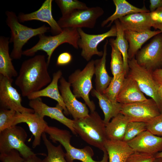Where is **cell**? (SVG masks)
Listing matches in <instances>:
<instances>
[{"label":"cell","mask_w":162,"mask_h":162,"mask_svg":"<svg viewBox=\"0 0 162 162\" xmlns=\"http://www.w3.org/2000/svg\"><path fill=\"white\" fill-rule=\"evenodd\" d=\"M45 56L38 55L22 63L15 84L23 97L38 91L50 84L52 80L48 70Z\"/></svg>","instance_id":"1"},{"label":"cell","mask_w":162,"mask_h":162,"mask_svg":"<svg viewBox=\"0 0 162 162\" xmlns=\"http://www.w3.org/2000/svg\"><path fill=\"white\" fill-rule=\"evenodd\" d=\"M73 127L76 134L88 144L103 152L108 140L106 125L98 113L95 111L87 116L73 119Z\"/></svg>","instance_id":"2"},{"label":"cell","mask_w":162,"mask_h":162,"mask_svg":"<svg viewBox=\"0 0 162 162\" xmlns=\"http://www.w3.org/2000/svg\"><path fill=\"white\" fill-rule=\"evenodd\" d=\"M5 14L6 23L10 30V43L13 44L10 56L12 59L19 60L22 55L23 46L30 39L34 36L44 34L50 28L45 25L35 28L29 27L20 22L14 12L7 10Z\"/></svg>","instance_id":"3"},{"label":"cell","mask_w":162,"mask_h":162,"mask_svg":"<svg viewBox=\"0 0 162 162\" xmlns=\"http://www.w3.org/2000/svg\"><path fill=\"white\" fill-rule=\"evenodd\" d=\"M45 132L49 135L50 139L52 142H58L63 146L66 151L65 159L68 162H74L75 160L82 162H108V157L106 152H104L102 160L97 161L92 158L94 153L90 147L86 146L80 149L72 146L70 143L72 135L67 130L48 125Z\"/></svg>","instance_id":"4"},{"label":"cell","mask_w":162,"mask_h":162,"mask_svg":"<svg viewBox=\"0 0 162 162\" xmlns=\"http://www.w3.org/2000/svg\"><path fill=\"white\" fill-rule=\"evenodd\" d=\"M62 29V32L56 35L47 36L44 34L39 35L38 43L31 48L23 51L22 55L32 56L39 51H44L47 55V62L49 65L53 52L60 45L67 43L78 49L80 36L77 29L71 28Z\"/></svg>","instance_id":"5"},{"label":"cell","mask_w":162,"mask_h":162,"mask_svg":"<svg viewBox=\"0 0 162 162\" xmlns=\"http://www.w3.org/2000/svg\"><path fill=\"white\" fill-rule=\"evenodd\" d=\"M94 73V60L89 61L82 70L77 69L68 77V82L72 87L73 93L76 98H82L91 112L95 111L94 102L90 100L89 93L93 88L92 79Z\"/></svg>","instance_id":"6"},{"label":"cell","mask_w":162,"mask_h":162,"mask_svg":"<svg viewBox=\"0 0 162 162\" xmlns=\"http://www.w3.org/2000/svg\"><path fill=\"white\" fill-rule=\"evenodd\" d=\"M129 71L127 76L134 80L141 91L153 99L162 112V103L158 93L159 85L152 76V71L141 66L135 58L128 60Z\"/></svg>","instance_id":"7"},{"label":"cell","mask_w":162,"mask_h":162,"mask_svg":"<svg viewBox=\"0 0 162 162\" xmlns=\"http://www.w3.org/2000/svg\"><path fill=\"white\" fill-rule=\"evenodd\" d=\"M27 137V134L24 129L16 125L0 132V153L15 149L24 158L34 154L35 153L25 143Z\"/></svg>","instance_id":"8"},{"label":"cell","mask_w":162,"mask_h":162,"mask_svg":"<svg viewBox=\"0 0 162 162\" xmlns=\"http://www.w3.org/2000/svg\"><path fill=\"white\" fill-rule=\"evenodd\" d=\"M104 13L103 9L100 7H88L86 9L76 10L62 16L57 22L62 28H92L94 27L98 19Z\"/></svg>","instance_id":"9"},{"label":"cell","mask_w":162,"mask_h":162,"mask_svg":"<svg viewBox=\"0 0 162 162\" xmlns=\"http://www.w3.org/2000/svg\"><path fill=\"white\" fill-rule=\"evenodd\" d=\"M141 66L153 72L162 65V33L154 36L136 55Z\"/></svg>","instance_id":"10"},{"label":"cell","mask_w":162,"mask_h":162,"mask_svg":"<svg viewBox=\"0 0 162 162\" xmlns=\"http://www.w3.org/2000/svg\"><path fill=\"white\" fill-rule=\"evenodd\" d=\"M120 113L130 121L147 123L161 113L157 104L152 98L135 103L122 104Z\"/></svg>","instance_id":"11"},{"label":"cell","mask_w":162,"mask_h":162,"mask_svg":"<svg viewBox=\"0 0 162 162\" xmlns=\"http://www.w3.org/2000/svg\"><path fill=\"white\" fill-rule=\"evenodd\" d=\"M77 30L80 36L78 46L82 49L81 56L87 61H89L94 55L102 56L103 52L98 50V44L106 38L116 37L117 35V29L115 25H113L107 32L99 34H88L81 28H78Z\"/></svg>","instance_id":"12"},{"label":"cell","mask_w":162,"mask_h":162,"mask_svg":"<svg viewBox=\"0 0 162 162\" xmlns=\"http://www.w3.org/2000/svg\"><path fill=\"white\" fill-rule=\"evenodd\" d=\"M13 81L0 75V108L12 110L21 113H34L33 109L22 105L21 95L13 86Z\"/></svg>","instance_id":"13"},{"label":"cell","mask_w":162,"mask_h":162,"mask_svg":"<svg viewBox=\"0 0 162 162\" xmlns=\"http://www.w3.org/2000/svg\"><path fill=\"white\" fill-rule=\"evenodd\" d=\"M59 90L69 114L76 120L88 115L89 110L86 104L79 101L71 92L70 84L63 76L59 80Z\"/></svg>","instance_id":"14"},{"label":"cell","mask_w":162,"mask_h":162,"mask_svg":"<svg viewBox=\"0 0 162 162\" xmlns=\"http://www.w3.org/2000/svg\"><path fill=\"white\" fill-rule=\"evenodd\" d=\"M29 105L41 117L47 116L56 120L66 126L74 134H77L73 127V120L65 116L62 112L63 108L58 104L55 107H51L44 103L40 98L30 100Z\"/></svg>","instance_id":"15"},{"label":"cell","mask_w":162,"mask_h":162,"mask_svg":"<svg viewBox=\"0 0 162 162\" xmlns=\"http://www.w3.org/2000/svg\"><path fill=\"white\" fill-rule=\"evenodd\" d=\"M52 0H46L37 10L30 13H19L17 16L20 22L37 20L48 23L50 26V31L53 35L61 33L63 29L61 28L55 19L52 14Z\"/></svg>","instance_id":"16"},{"label":"cell","mask_w":162,"mask_h":162,"mask_svg":"<svg viewBox=\"0 0 162 162\" xmlns=\"http://www.w3.org/2000/svg\"><path fill=\"white\" fill-rule=\"evenodd\" d=\"M127 143L135 152L155 155L162 151V137L156 136L147 130Z\"/></svg>","instance_id":"17"},{"label":"cell","mask_w":162,"mask_h":162,"mask_svg":"<svg viewBox=\"0 0 162 162\" xmlns=\"http://www.w3.org/2000/svg\"><path fill=\"white\" fill-rule=\"evenodd\" d=\"M21 123H26L28 126L34 136L32 147L35 148L40 144L42 135L48 125L44 117L35 112L21 113L17 112L14 125Z\"/></svg>","instance_id":"18"},{"label":"cell","mask_w":162,"mask_h":162,"mask_svg":"<svg viewBox=\"0 0 162 162\" xmlns=\"http://www.w3.org/2000/svg\"><path fill=\"white\" fill-rule=\"evenodd\" d=\"M118 20L124 31L143 32L150 30L153 25L150 12L132 13Z\"/></svg>","instance_id":"19"},{"label":"cell","mask_w":162,"mask_h":162,"mask_svg":"<svg viewBox=\"0 0 162 162\" xmlns=\"http://www.w3.org/2000/svg\"><path fill=\"white\" fill-rule=\"evenodd\" d=\"M147 99L136 82L127 76L117 97V102L126 104L143 101Z\"/></svg>","instance_id":"20"},{"label":"cell","mask_w":162,"mask_h":162,"mask_svg":"<svg viewBox=\"0 0 162 162\" xmlns=\"http://www.w3.org/2000/svg\"><path fill=\"white\" fill-rule=\"evenodd\" d=\"M62 72L59 70L53 74V77L51 82L46 87L41 90L29 94L27 97L29 100L45 97L50 98L56 100L63 108L64 113L66 115L69 114L63 99L59 92L58 82L62 77Z\"/></svg>","instance_id":"21"},{"label":"cell","mask_w":162,"mask_h":162,"mask_svg":"<svg viewBox=\"0 0 162 162\" xmlns=\"http://www.w3.org/2000/svg\"><path fill=\"white\" fill-rule=\"evenodd\" d=\"M161 33L159 30H150L141 32L124 31L125 37L129 44L128 51L129 59L135 58L137 52L147 40Z\"/></svg>","instance_id":"22"},{"label":"cell","mask_w":162,"mask_h":162,"mask_svg":"<svg viewBox=\"0 0 162 162\" xmlns=\"http://www.w3.org/2000/svg\"><path fill=\"white\" fill-rule=\"evenodd\" d=\"M108 43V40L106 39L104 46L103 54L102 57L94 61L95 90L101 94H103L112 79V77L109 75L106 68L107 45Z\"/></svg>","instance_id":"23"},{"label":"cell","mask_w":162,"mask_h":162,"mask_svg":"<svg viewBox=\"0 0 162 162\" xmlns=\"http://www.w3.org/2000/svg\"><path fill=\"white\" fill-rule=\"evenodd\" d=\"M108 157V162H126L135 152L127 142L107 140L105 145Z\"/></svg>","instance_id":"24"},{"label":"cell","mask_w":162,"mask_h":162,"mask_svg":"<svg viewBox=\"0 0 162 162\" xmlns=\"http://www.w3.org/2000/svg\"><path fill=\"white\" fill-rule=\"evenodd\" d=\"M9 40L8 37H0V75L13 80V78L18 75L9 54Z\"/></svg>","instance_id":"25"},{"label":"cell","mask_w":162,"mask_h":162,"mask_svg":"<svg viewBox=\"0 0 162 162\" xmlns=\"http://www.w3.org/2000/svg\"><path fill=\"white\" fill-rule=\"evenodd\" d=\"M116 7L114 13L101 23L102 27L105 26L108 23L107 27L110 26L113 22L128 14L137 13L150 12L145 6L142 8H138L132 5L125 0H113Z\"/></svg>","instance_id":"26"},{"label":"cell","mask_w":162,"mask_h":162,"mask_svg":"<svg viewBox=\"0 0 162 162\" xmlns=\"http://www.w3.org/2000/svg\"><path fill=\"white\" fill-rule=\"evenodd\" d=\"M128 119L121 113L113 118L106 125V131L108 140L113 141L123 140Z\"/></svg>","instance_id":"27"},{"label":"cell","mask_w":162,"mask_h":162,"mask_svg":"<svg viewBox=\"0 0 162 162\" xmlns=\"http://www.w3.org/2000/svg\"><path fill=\"white\" fill-rule=\"evenodd\" d=\"M91 94L98 100L99 106L104 113L103 120L106 125L111 118L120 113L122 104L117 102H112L104 94L100 93L94 89L92 90Z\"/></svg>","instance_id":"28"},{"label":"cell","mask_w":162,"mask_h":162,"mask_svg":"<svg viewBox=\"0 0 162 162\" xmlns=\"http://www.w3.org/2000/svg\"><path fill=\"white\" fill-rule=\"evenodd\" d=\"M114 22L117 29V35L116 39H115V42L122 56L124 63V72L127 76L129 70L128 54L129 44L125 37L124 31L119 20L117 19Z\"/></svg>","instance_id":"29"},{"label":"cell","mask_w":162,"mask_h":162,"mask_svg":"<svg viewBox=\"0 0 162 162\" xmlns=\"http://www.w3.org/2000/svg\"><path fill=\"white\" fill-rule=\"evenodd\" d=\"M42 138L47 152V156L43 160V162H68L60 144L57 146L53 145L47 138L45 132L43 134Z\"/></svg>","instance_id":"30"},{"label":"cell","mask_w":162,"mask_h":162,"mask_svg":"<svg viewBox=\"0 0 162 162\" xmlns=\"http://www.w3.org/2000/svg\"><path fill=\"white\" fill-rule=\"evenodd\" d=\"M109 42L112 50L110 69L114 79L124 72V63L122 54L117 47L115 39H110Z\"/></svg>","instance_id":"31"},{"label":"cell","mask_w":162,"mask_h":162,"mask_svg":"<svg viewBox=\"0 0 162 162\" xmlns=\"http://www.w3.org/2000/svg\"><path fill=\"white\" fill-rule=\"evenodd\" d=\"M126 76L124 72L115 79H112L109 86L104 92L103 94L112 102H117V97Z\"/></svg>","instance_id":"32"},{"label":"cell","mask_w":162,"mask_h":162,"mask_svg":"<svg viewBox=\"0 0 162 162\" xmlns=\"http://www.w3.org/2000/svg\"><path fill=\"white\" fill-rule=\"evenodd\" d=\"M55 2L60 10L62 16L76 10L86 9L88 8L85 3L77 0H56Z\"/></svg>","instance_id":"33"},{"label":"cell","mask_w":162,"mask_h":162,"mask_svg":"<svg viewBox=\"0 0 162 162\" xmlns=\"http://www.w3.org/2000/svg\"><path fill=\"white\" fill-rule=\"evenodd\" d=\"M146 130L147 123L130 121L127 125L123 141L128 142L140 133Z\"/></svg>","instance_id":"34"},{"label":"cell","mask_w":162,"mask_h":162,"mask_svg":"<svg viewBox=\"0 0 162 162\" xmlns=\"http://www.w3.org/2000/svg\"><path fill=\"white\" fill-rule=\"evenodd\" d=\"M16 112L14 110L0 108V132L14 126Z\"/></svg>","instance_id":"35"},{"label":"cell","mask_w":162,"mask_h":162,"mask_svg":"<svg viewBox=\"0 0 162 162\" xmlns=\"http://www.w3.org/2000/svg\"><path fill=\"white\" fill-rule=\"evenodd\" d=\"M147 130L153 134L162 137V112L160 114L147 123Z\"/></svg>","instance_id":"36"},{"label":"cell","mask_w":162,"mask_h":162,"mask_svg":"<svg viewBox=\"0 0 162 162\" xmlns=\"http://www.w3.org/2000/svg\"><path fill=\"white\" fill-rule=\"evenodd\" d=\"M0 160L1 162H24V158L19 152L15 149L0 154Z\"/></svg>","instance_id":"37"},{"label":"cell","mask_w":162,"mask_h":162,"mask_svg":"<svg viewBox=\"0 0 162 162\" xmlns=\"http://www.w3.org/2000/svg\"><path fill=\"white\" fill-rule=\"evenodd\" d=\"M155 158L154 155L135 152L129 156L126 162H153Z\"/></svg>","instance_id":"38"},{"label":"cell","mask_w":162,"mask_h":162,"mask_svg":"<svg viewBox=\"0 0 162 162\" xmlns=\"http://www.w3.org/2000/svg\"><path fill=\"white\" fill-rule=\"evenodd\" d=\"M153 25H162V7L150 12Z\"/></svg>","instance_id":"39"},{"label":"cell","mask_w":162,"mask_h":162,"mask_svg":"<svg viewBox=\"0 0 162 162\" xmlns=\"http://www.w3.org/2000/svg\"><path fill=\"white\" fill-rule=\"evenodd\" d=\"M72 56L68 52H64L60 54L58 56L56 61L58 65H64L69 64L71 61Z\"/></svg>","instance_id":"40"},{"label":"cell","mask_w":162,"mask_h":162,"mask_svg":"<svg viewBox=\"0 0 162 162\" xmlns=\"http://www.w3.org/2000/svg\"><path fill=\"white\" fill-rule=\"evenodd\" d=\"M152 74L154 80L159 85L162 84V68L155 69Z\"/></svg>","instance_id":"41"},{"label":"cell","mask_w":162,"mask_h":162,"mask_svg":"<svg viewBox=\"0 0 162 162\" xmlns=\"http://www.w3.org/2000/svg\"><path fill=\"white\" fill-rule=\"evenodd\" d=\"M150 12L155 11L157 9L162 7V0H150Z\"/></svg>","instance_id":"42"},{"label":"cell","mask_w":162,"mask_h":162,"mask_svg":"<svg viewBox=\"0 0 162 162\" xmlns=\"http://www.w3.org/2000/svg\"><path fill=\"white\" fill-rule=\"evenodd\" d=\"M24 162H43V160L37 156V154H34L28 158H24Z\"/></svg>","instance_id":"43"},{"label":"cell","mask_w":162,"mask_h":162,"mask_svg":"<svg viewBox=\"0 0 162 162\" xmlns=\"http://www.w3.org/2000/svg\"><path fill=\"white\" fill-rule=\"evenodd\" d=\"M158 93L162 103V84L159 85L158 89Z\"/></svg>","instance_id":"44"},{"label":"cell","mask_w":162,"mask_h":162,"mask_svg":"<svg viewBox=\"0 0 162 162\" xmlns=\"http://www.w3.org/2000/svg\"><path fill=\"white\" fill-rule=\"evenodd\" d=\"M152 27L155 29H158L162 33V25H153Z\"/></svg>","instance_id":"45"},{"label":"cell","mask_w":162,"mask_h":162,"mask_svg":"<svg viewBox=\"0 0 162 162\" xmlns=\"http://www.w3.org/2000/svg\"><path fill=\"white\" fill-rule=\"evenodd\" d=\"M156 158H162V151L158 152L155 155Z\"/></svg>","instance_id":"46"},{"label":"cell","mask_w":162,"mask_h":162,"mask_svg":"<svg viewBox=\"0 0 162 162\" xmlns=\"http://www.w3.org/2000/svg\"><path fill=\"white\" fill-rule=\"evenodd\" d=\"M153 162H162V158H156Z\"/></svg>","instance_id":"47"}]
</instances>
